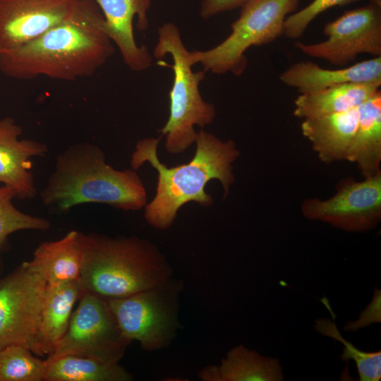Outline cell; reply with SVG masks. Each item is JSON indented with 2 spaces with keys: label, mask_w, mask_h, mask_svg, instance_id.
I'll list each match as a JSON object with an SVG mask.
<instances>
[{
  "label": "cell",
  "mask_w": 381,
  "mask_h": 381,
  "mask_svg": "<svg viewBox=\"0 0 381 381\" xmlns=\"http://www.w3.org/2000/svg\"><path fill=\"white\" fill-rule=\"evenodd\" d=\"M46 361L45 381H131L133 379L119 363L75 355Z\"/></svg>",
  "instance_id": "obj_22"
},
{
  "label": "cell",
  "mask_w": 381,
  "mask_h": 381,
  "mask_svg": "<svg viewBox=\"0 0 381 381\" xmlns=\"http://www.w3.org/2000/svg\"><path fill=\"white\" fill-rule=\"evenodd\" d=\"M198 377L202 381L284 380L278 359L262 356L243 345L229 351L219 365L205 367Z\"/></svg>",
  "instance_id": "obj_17"
},
{
  "label": "cell",
  "mask_w": 381,
  "mask_h": 381,
  "mask_svg": "<svg viewBox=\"0 0 381 381\" xmlns=\"http://www.w3.org/2000/svg\"><path fill=\"white\" fill-rule=\"evenodd\" d=\"M161 138L138 141L131 166L136 171L148 162L157 171L156 194L145 205L144 217L154 228L166 230L172 226L178 211L186 203L195 202L203 207L214 203L213 198L205 189L210 180H218L223 187L224 198L228 196L235 180L232 164L240 152L232 140L223 141L200 129L197 132L193 159L186 164L168 167L157 155Z\"/></svg>",
  "instance_id": "obj_2"
},
{
  "label": "cell",
  "mask_w": 381,
  "mask_h": 381,
  "mask_svg": "<svg viewBox=\"0 0 381 381\" xmlns=\"http://www.w3.org/2000/svg\"><path fill=\"white\" fill-rule=\"evenodd\" d=\"M358 0H313L303 8L288 16L284 22L283 35L289 39H297L310 23L324 11L337 6H344Z\"/></svg>",
  "instance_id": "obj_26"
},
{
  "label": "cell",
  "mask_w": 381,
  "mask_h": 381,
  "mask_svg": "<svg viewBox=\"0 0 381 381\" xmlns=\"http://www.w3.org/2000/svg\"><path fill=\"white\" fill-rule=\"evenodd\" d=\"M105 20L108 36L117 46L123 61L133 71H143L152 64L147 47L138 45L133 32V21L140 31L148 27L147 13L150 0H94Z\"/></svg>",
  "instance_id": "obj_13"
},
{
  "label": "cell",
  "mask_w": 381,
  "mask_h": 381,
  "mask_svg": "<svg viewBox=\"0 0 381 381\" xmlns=\"http://www.w3.org/2000/svg\"><path fill=\"white\" fill-rule=\"evenodd\" d=\"M183 283L171 278L160 285L130 296L107 300L126 338L143 350L167 347L180 327L179 296Z\"/></svg>",
  "instance_id": "obj_7"
},
{
  "label": "cell",
  "mask_w": 381,
  "mask_h": 381,
  "mask_svg": "<svg viewBox=\"0 0 381 381\" xmlns=\"http://www.w3.org/2000/svg\"><path fill=\"white\" fill-rule=\"evenodd\" d=\"M315 328L320 334L340 341L344 348L341 358L344 361L353 360L356 364L359 380L378 381L381 378V351L365 352L356 348L340 334L336 325L327 318L315 321Z\"/></svg>",
  "instance_id": "obj_24"
},
{
  "label": "cell",
  "mask_w": 381,
  "mask_h": 381,
  "mask_svg": "<svg viewBox=\"0 0 381 381\" xmlns=\"http://www.w3.org/2000/svg\"><path fill=\"white\" fill-rule=\"evenodd\" d=\"M22 128L13 119L0 120V182L11 188L16 197L32 199L36 195L31 157H43L47 146L38 141L19 140Z\"/></svg>",
  "instance_id": "obj_14"
},
{
  "label": "cell",
  "mask_w": 381,
  "mask_h": 381,
  "mask_svg": "<svg viewBox=\"0 0 381 381\" xmlns=\"http://www.w3.org/2000/svg\"><path fill=\"white\" fill-rule=\"evenodd\" d=\"M27 347L12 344L0 349V381H45L47 361Z\"/></svg>",
  "instance_id": "obj_23"
},
{
  "label": "cell",
  "mask_w": 381,
  "mask_h": 381,
  "mask_svg": "<svg viewBox=\"0 0 381 381\" xmlns=\"http://www.w3.org/2000/svg\"><path fill=\"white\" fill-rule=\"evenodd\" d=\"M82 293L80 280L47 286L39 328L40 356H49L64 335Z\"/></svg>",
  "instance_id": "obj_18"
},
{
  "label": "cell",
  "mask_w": 381,
  "mask_h": 381,
  "mask_svg": "<svg viewBox=\"0 0 381 381\" xmlns=\"http://www.w3.org/2000/svg\"><path fill=\"white\" fill-rule=\"evenodd\" d=\"M369 3L381 8V0H368Z\"/></svg>",
  "instance_id": "obj_29"
},
{
  "label": "cell",
  "mask_w": 381,
  "mask_h": 381,
  "mask_svg": "<svg viewBox=\"0 0 381 381\" xmlns=\"http://www.w3.org/2000/svg\"><path fill=\"white\" fill-rule=\"evenodd\" d=\"M94 0H78L72 15L39 37L0 49V71L18 80H75L92 75L114 52Z\"/></svg>",
  "instance_id": "obj_1"
},
{
  "label": "cell",
  "mask_w": 381,
  "mask_h": 381,
  "mask_svg": "<svg viewBox=\"0 0 381 381\" xmlns=\"http://www.w3.org/2000/svg\"><path fill=\"white\" fill-rule=\"evenodd\" d=\"M299 1L248 0L241 6L228 37L207 50L189 52V63L193 66L201 64L205 72L241 75L248 66L246 52L251 47L272 43L282 35L286 18L296 11Z\"/></svg>",
  "instance_id": "obj_6"
},
{
  "label": "cell",
  "mask_w": 381,
  "mask_h": 381,
  "mask_svg": "<svg viewBox=\"0 0 381 381\" xmlns=\"http://www.w3.org/2000/svg\"><path fill=\"white\" fill-rule=\"evenodd\" d=\"M47 286L28 262L0 279V349L18 344L40 356L38 335Z\"/></svg>",
  "instance_id": "obj_9"
},
{
  "label": "cell",
  "mask_w": 381,
  "mask_h": 381,
  "mask_svg": "<svg viewBox=\"0 0 381 381\" xmlns=\"http://www.w3.org/2000/svg\"><path fill=\"white\" fill-rule=\"evenodd\" d=\"M304 217L327 222L337 228L362 232L373 229L381 219V172L361 181L346 179L327 200H306Z\"/></svg>",
  "instance_id": "obj_11"
},
{
  "label": "cell",
  "mask_w": 381,
  "mask_h": 381,
  "mask_svg": "<svg viewBox=\"0 0 381 381\" xmlns=\"http://www.w3.org/2000/svg\"><path fill=\"white\" fill-rule=\"evenodd\" d=\"M79 243L82 291L106 300L120 298L171 278L173 271L167 260L147 240L79 231Z\"/></svg>",
  "instance_id": "obj_4"
},
{
  "label": "cell",
  "mask_w": 381,
  "mask_h": 381,
  "mask_svg": "<svg viewBox=\"0 0 381 381\" xmlns=\"http://www.w3.org/2000/svg\"><path fill=\"white\" fill-rule=\"evenodd\" d=\"M358 122V107L346 111L305 119L303 135L311 143L319 159L325 163L346 160Z\"/></svg>",
  "instance_id": "obj_16"
},
{
  "label": "cell",
  "mask_w": 381,
  "mask_h": 381,
  "mask_svg": "<svg viewBox=\"0 0 381 381\" xmlns=\"http://www.w3.org/2000/svg\"><path fill=\"white\" fill-rule=\"evenodd\" d=\"M380 290L375 289L372 301L361 313L358 320L347 322L344 329L356 331L372 323L380 322Z\"/></svg>",
  "instance_id": "obj_27"
},
{
  "label": "cell",
  "mask_w": 381,
  "mask_h": 381,
  "mask_svg": "<svg viewBox=\"0 0 381 381\" xmlns=\"http://www.w3.org/2000/svg\"><path fill=\"white\" fill-rule=\"evenodd\" d=\"M13 198H16V194L11 188L5 185L0 187V258L7 238L11 234L30 229L45 231L50 227V223L46 219L18 210L12 203Z\"/></svg>",
  "instance_id": "obj_25"
},
{
  "label": "cell",
  "mask_w": 381,
  "mask_h": 381,
  "mask_svg": "<svg viewBox=\"0 0 381 381\" xmlns=\"http://www.w3.org/2000/svg\"><path fill=\"white\" fill-rule=\"evenodd\" d=\"M380 86L381 83H344L317 92L300 94L294 101V114L305 119L357 108Z\"/></svg>",
  "instance_id": "obj_21"
},
{
  "label": "cell",
  "mask_w": 381,
  "mask_h": 381,
  "mask_svg": "<svg viewBox=\"0 0 381 381\" xmlns=\"http://www.w3.org/2000/svg\"><path fill=\"white\" fill-rule=\"evenodd\" d=\"M346 160L356 163L365 178L381 172L380 89L358 107V127Z\"/></svg>",
  "instance_id": "obj_20"
},
{
  "label": "cell",
  "mask_w": 381,
  "mask_h": 381,
  "mask_svg": "<svg viewBox=\"0 0 381 381\" xmlns=\"http://www.w3.org/2000/svg\"><path fill=\"white\" fill-rule=\"evenodd\" d=\"M327 40L314 44L297 42L304 54L335 66H346L361 54L381 56V8L373 4L344 12L325 24Z\"/></svg>",
  "instance_id": "obj_10"
},
{
  "label": "cell",
  "mask_w": 381,
  "mask_h": 381,
  "mask_svg": "<svg viewBox=\"0 0 381 381\" xmlns=\"http://www.w3.org/2000/svg\"><path fill=\"white\" fill-rule=\"evenodd\" d=\"M248 0H202L200 14L203 19H209L221 13L241 7Z\"/></svg>",
  "instance_id": "obj_28"
},
{
  "label": "cell",
  "mask_w": 381,
  "mask_h": 381,
  "mask_svg": "<svg viewBox=\"0 0 381 381\" xmlns=\"http://www.w3.org/2000/svg\"><path fill=\"white\" fill-rule=\"evenodd\" d=\"M131 343L121 332L107 301L82 291L66 332L47 358L75 355L119 363Z\"/></svg>",
  "instance_id": "obj_8"
},
{
  "label": "cell",
  "mask_w": 381,
  "mask_h": 381,
  "mask_svg": "<svg viewBox=\"0 0 381 381\" xmlns=\"http://www.w3.org/2000/svg\"><path fill=\"white\" fill-rule=\"evenodd\" d=\"M281 82L301 94L317 92L344 83H381V56L339 69H326L312 61L291 65L279 75Z\"/></svg>",
  "instance_id": "obj_15"
},
{
  "label": "cell",
  "mask_w": 381,
  "mask_h": 381,
  "mask_svg": "<svg viewBox=\"0 0 381 381\" xmlns=\"http://www.w3.org/2000/svg\"><path fill=\"white\" fill-rule=\"evenodd\" d=\"M28 263L48 285L78 280L82 264L79 231L73 230L59 240L42 243Z\"/></svg>",
  "instance_id": "obj_19"
},
{
  "label": "cell",
  "mask_w": 381,
  "mask_h": 381,
  "mask_svg": "<svg viewBox=\"0 0 381 381\" xmlns=\"http://www.w3.org/2000/svg\"><path fill=\"white\" fill-rule=\"evenodd\" d=\"M40 195L44 205L61 212L84 203L135 211L145 207L147 198L135 170L114 169L107 163L103 150L88 143L71 145L56 157Z\"/></svg>",
  "instance_id": "obj_3"
},
{
  "label": "cell",
  "mask_w": 381,
  "mask_h": 381,
  "mask_svg": "<svg viewBox=\"0 0 381 381\" xmlns=\"http://www.w3.org/2000/svg\"><path fill=\"white\" fill-rule=\"evenodd\" d=\"M157 43L154 56L162 58L169 55L172 64L159 61V64L172 68L174 80L169 92V116L159 131L165 136L167 151L172 155L181 154L195 143L197 132L195 126L200 128L212 123L215 118L214 106L204 101L199 85L205 77V71L194 72L188 61L189 51L183 43L181 32L173 23L159 27Z\"/></svg>",
  "instance_id": "obj_5"
},
{
  "label": "cell",
  "mask_w": 381,
  "mask_h": 381,
  "mask_svg": "<svg viewBox=\"0 0 381 381\" xmlns=\"http://www.w3.org/2000/svg\"><path fill=\"white\" fill-rule=\"evenodd\" d=\"M78 0H0V49L18 47L67 20Z\"/></svg>",
  "instance_id": "obj_12"
}]
</instances>
